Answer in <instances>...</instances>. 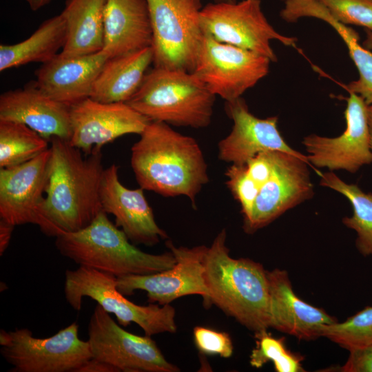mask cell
Returning a JSON list of instances; mask_svg holds the SVG:
<instances>
[{"label": "cell", "mask_w": 372, "mask_h": 372, "mask_svg": "<svg viewBox=\"0 0 372 372\" xmlns=\"http://www.w3.org/2000/svg\"><path fill=\"white\" fill-rule=\"evenodd\" d=\"M43 206L48 236L88 226L103 211L100 188L104 168L101 152L83 156L68 141L52 137Z\"/></svg>", "instance_id": "obj_1"}, {"label": "cell", "mask_w": 372, "mask_h": 372, "mask_svg": "<svg viewBox=\"0 0 372 372\" xmlns=\"http://www.w3.org/2000/svg\"><path fill=\"white\" fill-rule=\"evenodd\" d=\"M130 162L140 187L165 197L184 196L194 205L209 181L197 141L162 122L150 121L146 126L132 147Z\"/></svg>", "instance_id": "obj_2"}, {"label": "cell", "mask_w": 372, "mask_h": 372, "mask_svg": "<svg viewBox=\"0 0 372 372\" xmlns=\"http://www.w3.org/2000/svg\"><path fill=\"white\" fill-rule=\"evenodd\" d=\"M226 238L223 229L205 254L207 307L215 304L254 333L266 331L269 328L267 271L249 258H232Z\"/></svg>", "instance_id": "obj_3"}, {"label": "cell", "mask_w": 372, "mask_h": 372, "mask_svg": "<svg viewBox=\"0 0 372 372\" xmlns=\"http://www.w3.org/2000/svg\"><path fill=\"white\" fill-rule=\"evenodd\" d=\"M55 246L62 256L79 266L116 278L153 273L168 269L176 263L172 251L152 254L137 248L103 211L86 227L58 235Z\"/></svg>", "instance_id": "obj_4"}, {"label": "cell", "mask_w": 372, "mask_h": 372, "mask_svg": "<svg viewBox=\"0 0 372 372\" xmlns=\"http://www.w3.org/2000/svg\"><path fill=\"white\" fill-rule=\"evenodd\" d=\"M216 96L191 72L154 67L126 102L150 121L177 127H207Z\"/></svg>", "instance_id": "obj_5"}, {"label": "cell", "mask_w": 372, "mask_h": 372, "mask_svg": "<svg viewBox=\"0 0 372 372\" xmlns=\"http://www.w3.org/2000/svg\"><path fill=\"white\" fill-rule=\"evenodd\" d=\"M64 295L75 311L81 309L84 297L90 298L107 313L114 314L120 325L127 327L134 322L147 336L175 333L177 329L176 311L169 304H136L118 291L116 276L93 268L79 266L66 270Z\"/></svg>", "instance_id": "obj_6"}, {"label": "cell", "mask_w": 372, "mask_h": 372, "mask_svg": "<svg viewBox=\"0 0 372 372\" xmlns=\"http://www.w3.org/2000/svg\"><path fill=\"white\" fill-rule=\"evenodd\" d=\"M154 67L192 72L203 42L200 0H146Z\"/></svg>", "instance_id": "obj_7"}, {"label": "cell", "mask_w": 372, "mask_h": 372, "mask_svg": "<svg viewBox=\"0 0 372 372\" xmlns=\"http://www.w3.org/2000/svg\"><path fill=\"white\" fill-rule=\"evenodd\" d=\"M0 352L13 372H76L92 358L88 341L73 322L54 335L34 337L27 329L0 331Z\"/></svg>", "instance_id": "obj_8"}, {"label": "cell", "mask_w": 372, "mask_h": 372, "mask_svg": "<svg viewBox=\"0 0 372 372\" xmlns=\"http://www.w3.org/2000/svg\"><path fill=\"white\" fill-rule=\"evenodd\" d=\"M200 21L203 32L216 40L263 55L271 62L277 61L271 41L294 48L297 42L296 38L281 34L273 28L262 10L260 0L209 3L202 8Z\"/></svg>", "instance_id": "obj_9"}, {"label": "cell", "mask_w": 372, "mask_h": 372, "mask_svg": "<svg viewBox=\"0 0 372 372\" xmlns=\"http://www.w3.org/2000/svg\"><path fill=\"white\" fill-rule=\"evenodd\" d=\"M271 62L267 56L220 42L204 32L192 72L216 96L230 102L267 76Z\"/></svg>", "instance_id": "obj_10"}, {"label": "cell", "mask_w": 372, "mask_h": 372, "mask_svg": "<svg viewBox=\"0 0 372 372\" xmlns=\"http://www.w3.org/2000/svg\"><path fill=\"white\" fill-rule=\"evenodd\" d=\"M92 358L124 372H178L168 362L151 336H141L123 329L99 304L88 324Z\"/></svg>", "instance_id": "obj_11"}, {"label": "cell", "mask_w": 372, "mask_h": 372, "mask_svg": "<svg viewBox=\"0 0 372 372\" xmlns=\"http://www.w3.org/2000/svg\"><path fill=\"white\" fill-rule=\"evenodd\" d=\"M167 247L176 258L175 265L166 270L145 274L116 278L117 289L125 296L136 290L147 293L149 303L169 304L187 295H199L207 307L208 290L204 278V256L207 247H176L171 241Z\"/></svg>", "instance_id": "obj_12"}, {"label": "cell", "mask_w": 372, "mask_h": 372, "mask_svg": "<svg viewBox=\"0 0 372 372\" xmlns=\"http://www.w3.org/2000/svg\"><path fill=\"white\" fill-rule=\"evenodd\" d=\"M367 106L361 96L349 92L344 111L346 128L341 135L331 138L312 134L304 137L302 143L309 163L331 172L350 173L371 164Z\"/></svg>", "instance_id": "obj_13"}, {"label": "cell", "mask_w": 372, "mask_h": 372, "mask_svg": "<svg viewBox=\"0 0 372 372\" xmlns=\"http://www.w3.org/2000/svg\"><path fill=\"white\" fill-rule=\"evenodd\" d=\"M307 156L276 151L273 173L260 187L251 212L243 221L252 234L269 225L287 211L313 197L314 191Z\"/></svg>", "instance_id": "obj_14"}, {"label": "cell", "mask_w": 372, "mask_h": 372, "mask_svg": "<svg viewBox=\"0 0 372 372\" xmlns=\"http://www.w3.org/2000/svg\"><path fill=\"white\" fill-rule=\"evenodd\" d=\"M69 143L85 155L129 134H141L150 121L127 103H103L88 97L70 107Z\"/></svg>", "instance_id": "obj_15"}, {"label": "cell", "mask_w": 372, "mask_h": 372, "mask_svg": "<svg viewBox=\"0 0 372 372\" xmlns=\"http://www.w3.org/2000/svg\"><path fill=\"white\" fill-rule=\"evenodd\" d=\"M50 149L22 164L0 168V218L14 226L34 224L47 236L43 214Z\"/></svg>", "instance_id": "obj_16"}, {"label": "cell", "mask_w": 372, "mask_h": 372, "mask_svg": "<svg viewBox=\"0 0 372 372\" xmlns=\"http://www.w3.org/2000/svg\"><path fill=\"white\" fill-rule=\"evenodd\" d=\"M225 110L233 121L230 133L218 145L220 160L242 165L260 152L281 151L300 156L285 141L278 129V117L260 118L251 114L240 97L225 103Z\"/></svg>", "instance_id": "obj_17"}, {"label": "cell", "mask_w": 372, "mask_h": 372, "mask_svg": "<svg viewBox=\"0 0 372 372\" xmlns=\"http://www.w3.org/2000/svg\"><path fill=\"white\" fill-rule=\"evenodd\" d=\"M143 190L125 187L119 180L118 166L112 164L104 169L100 200L103 211L115 217V225L131 242L153 246L168 236L156 223Z\"/></svg>", "instance_id": "obj_18"}, {"label": "cell", "mask_w": 372, "mask_h": 372, "mask_svg": "<svg viewBox=\"0 0 372 372\" xmlns=\"http://www.w3.org/2000/svg\"><path fill=\"white\" fill-rule=\"evenodd\" d=\"M269 327L309 341L320 337V329L338 320L322 309L314 307L294 292L287 271H267Z\"/></svg>", "instance_id": "obj_19"}, {"label": "cell", "mask_w": 372, "mask_h": 372, "mask_svg": "<svg viewBox=\"0 0 372 372\" xmlns=\"http://www.w3.org/2000/svg\"><path fill=\"white\" fill-rule=\"evenodd\" d=\"M0 120L23 123L50 141L71 136L70 107L41 91L34 83L0 96Z\"/></svg>", "instance_id": "obj_20"}, {"label": "cell", "mask_w": 372, "mask_h": 372, "mask_svg": "<svg viewBox=\"0 0 372 372\" xmlns=\"http://www.w3.org/2000/svg\"><path fill=\"white\" fill-rule=\"evenodd\" d=\"M109 58L103 50L79 56L59 53L35 72L34 83L46 95L70 107L90 97L95 80Z\"/></svg>", "instance_id": "obj_21"}, {"label": "cell", "mask_w": 372, "mask_h": 372, "mask_svg": "<svg viewBox=\"0 0 372 372\" xmlns=\"http://www.w3.org/2000/svg\"><path fill=\"white\" fill-rule=\"evenodd\" d=\"M152 44L146 0H106L102 50L110 58L151 47Z\"/></svg>", "instance_id": "obj_22"}, {"label": "cell", "mask_w": 372, "mask_h": 372, "mask_svg": "<svg viewBox=\"0 0 372 372\" xmlns=\"http://www.w3.org/2000/svg\"><path fill=\"white\" fill-rule=\"evenodd\" d=\"M283 14L290 23L303 17H315L327 22L338 32L359 74L357 80L346 85V89L349 93L361 96L368 105H372V51L360 44L358 33L334 19L318 0H286Z\"/></svg>", "instance_id": "obj_23"}, {"label": "cell", "mask_w": 372, "mask_h": 372, "mask_svg": "<svg viewBox=\"0 0 372 372\" xmlns=\"http://www.w3.org/2000/svg\"><path fill=\"white\" fill-rule=\"evenodd\" d=\"M153 63L152 46L109 58L94 83L90 98L103 103L127 102Z\"/></svg>", "instance_id": "obj_24"}, {"label": "cell", "mask_w": 372, "mask_h": 372, "mask_svg": "<svg viewBox=\"0 0 372 372\" xmlns=\"http://www.w3.org/2000/svg\"><path fill=\"white\" fill-rule=\"evenodd\" d=\"M105 3L106 0H66L61 13L66 27L62 56H84L103 50Z\"/></svg>", "instance_id": "obj_25"}, {"label": "cell", "mask_w": 372, "mask_h": 372, "mask_svg": "<svg viewBox=\"0 0 372 372\" xmlns=\"http://www.w3.org/2000/svg\"><path fill=\"white\" fill-rule=\"evenodd\" d=\"M66 41L65 21L59 14L44 21L26 39L0 45V71L28 63H44L63 49Z\"/></svg>", "instance_id": "obj_26"}, {"label": "cell", "mask_w": 372, "mask_h": 372, "mask_svg": "<svg viewBox=\"0 0 372 372\" xmlns=\"http://www.w3.org/2000/svg\"><path fill=\"white\" fill-rule=\"evenodd\" d=\"M319 175L321 186L342 194L350 202L353 214L343 218L342 223L355 231L358 251L364 256H372V193L345 183L331 171L320 172Z\"/></svg>", "instance_id": "obj_27"}, {"label": "cell", "mask_w": 372, "mask_h": 372, "mask_svg": "<svg viewBox=\"0 0 372 372\" xmlns=\"http://www.w3.org/2000/svg\"><path fill=\"white\" fill-rule=\"evenodd\" d=\"M49 148L48 140L28 126L0 120V168L22 164Z\"/></svg>", "instance_id": "obj_28"}, {"label": "cell", "mask_w": 372, "mask_h": 372, "mask_svg": "<svg viewBox=\"0 0 372 372\" xmlns=\"http://www.w3.org/2000/svg\"><path fill=\"white\" fill-rule=\"evenodd\" d=\"M320 334L349 351L372 344V306L364 307L342 322L321 326Z\"/></svg>", "instance_id": "obj_29"}, {"label": "cell", "mask_w": 372, "mask_h": 372, "mask_svg": "<svg viewBox=\"0 0 372 372\" xmlns=\"http://www.w3.org/2000/svg\"><path fill=\"white\" fill-rule=\"evenodd\" d=\"M256 347L249 357L250 364L260 368L268 362H272L277 372L304 371L302 357L289 351L284 340L273 338L267 330L255 333Z\"/></svg>", "instance_id": "obj_30"}, {"label": "cell", "mask_w": 372, "mask_h": 372, "mask_svg": "<svg viewBox=\"0 0 372 372\" xmlns=\"http://www.w3.org/2000/svg\"><path fill=\"white\" fill-rule=\"evenodd\" d=\"M338 21L372 30V0H318Z\"/></svg>", "instance_id": "obj_31"}, {"label": "cell", "mask_w": 372, "mask_h": 372, "mask_svg": "<svg viewBox=\"0 0 372 372\" xmlns=\"http://www.w3.org/2000/svg\"><path fill=\"white\" fill-rule=\"evenodd\" d=\"M226 185L238 202L243 221L249 217L260 188L249 174L245 163L231 164L225 172Z\"/></svg>", "instance_id": "obj_32"}, {"label": "cell", "mask_w": 372, "mask_h": 372, "mask_svg": "<svg viewBox=\"0 0 372 372\" xmlns=\"http://www.w3.org/2000/svg\"><path fill=\"white\" fill-rule=\"evenodd\" d=\"M197 349L206 355H218L229 358L233 353V344L229 334L203 327H196L193 331Z\"/></svg>", "instance_id": "obj_33"}, {"label": "cell", "mask_w": 372, "mask_h": 372, "mask_svg": "<svg viewBox=\"0 0 372 372\" xmlns=\"http://www.w3.org/2000/svg\"><path fill=\"white\" fill-rule=\"evenodd\" d=\"M346 362L340 367L342 372H372V344L349 351Z\"/></svg>", "instance_id": "obj_34"}, {"label": "cell", "mask_w": 372, "mask_h": 372, "mask_svg": "<svg viewBox=\"0 0 372 372\" xmlns=\"http://www.w3.org/2000/svg\"><path fill=\"white\" fill-rule=\"evenodd\" d=\"M114 366L102 360L91 358L84 362L76 372H118Z\"/></svg>", "instance_id": "obj_35"}, {"label": "cell", "mask_w": 372, "mask_h": 372, "mask_svg": "<svg viewBox=\"0 0 372 372\" xmlns=\"http://www.w3.org/2000/svg\"><path fill=\"white\" fill-rule=\"evenodd\" d=\"M15 226L0 218V255L8 248Z\"/></svg>", "instance_id": "obj_36"}, {"label": "cell", "mask_w": 372, "mask_h": 372, "mask_svg": "<svg viewBox=\"0 0 372 372\" xmlns=\"http://www.w3.org/2000/svg\"><path fill=\"white\" fill-rule=\"evenodd\" d=\"M28 3L30 8L33 11H37L47 4H48L51 0H25Z\"/></svg>", "instance_id": "obj_37"}, {"label": "cell", "mask_w": 372, "mask_h": 372, "mask_svg": "<svg viewBox=\"0 0 372 372\" xmlns=\"http://www.w3.org/2000/svg\"><path fill=\"white\" fill-rule=\"evenodd\" d=\"M367 121L369 132L370 148L372 154V105L367 106Z\"/></svg>", "instance_id": "obj_38"}, {"label": "cell", "mask_w": 372, "mask_h": 372, "mask_svg": "<svg viewBox=\"0 0 372 372\" xmlns=\"http://www.w3.org/2000/svg\"><path fill=\"white\" fill-rule=\"evenodd\" d=\"M365 32L366 38L362 43V45L365 48L372 51V30H365Z\"/></svg>", "instance_id": "obj_39"}, {"label": "cell", "mask_w": 372, "mask_h": 372, "mask_svg": "<svg viewBox=\"0 0 372 372\" xmlns=\"http://www.w3.org/2000/svg\"><path fill=\"white\" fill-rule=\"evenodd\" d=\"M215 2H219V1H236V0H214Z\"/></svg>", "instance_id": "obj_40"}]
</instances>
